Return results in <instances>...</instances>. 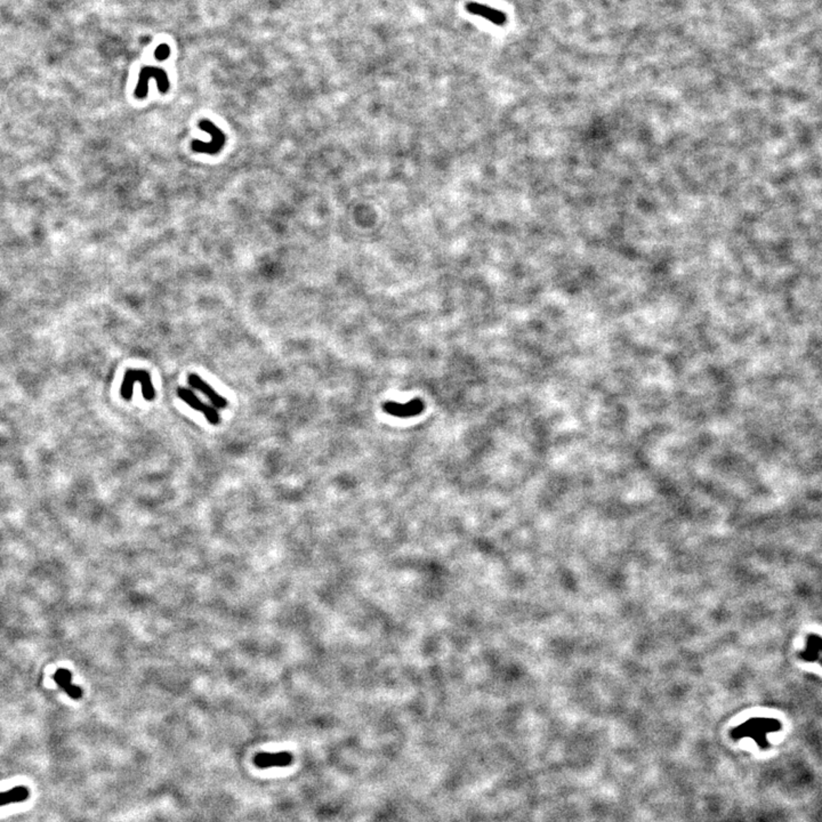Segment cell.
Returning a JSON list of instances; mask_svg holds the SVG:
<instances>
[{
  "instance_id": "1",
  "label": "cell",
  "mask_w": 822,
  "mask_h": 822,
  "mask_svg": "<svg viewBox=\"0 0 822 822\" xmlns=\"http://www.w3.org/2000/svg\"><path fill=\"white\" fill-rule=\"evenodd\" d=\"M781 729L782 724L779 720L759 717L749 720L744 724L737 727L736 730L733 731L732 736L733 738L750 737L755 739L759 747L767 748L770 746L767 742V734L779 732Z\"/></svg>"
},
{
  "instance_id": "2",
  "label": "cell",
  "mask_w": 822,
  "mask_h": 822,
  "mask_svg": "<svg viewBox=\"0 0 822 822\" xmlns=\"http://www.w3.org/2000/svg\"><path fill=\"white\" fill-rule=\"evenodd\" d=\"M141 383L142 394L147 401H152L156 398V391L153 387L149 372L144 370H128L125 375L122 385V396L125 400H130L133 396L134 385Z\"/></svg>"
},
{
  "instance_id": "3",
  "label": "cell",
  "mask_w": 822,
  "mask_h": 822,
  "mask_svg": "<svg viewBox=\"0 0 822 822\" xmlns=\"http://www.w3.org/2000/svg\"><path fill=\"white\" fill-rule=\"evenodd\" d=\"M199 128L209 134L211 136V139L209 142H192L191 147L194 152L215 154V153H218L219 151L222 150L223 147L226 144V135L222 130L217 127L216 125L211 122V120L202 119L199 122Z\"/></svg>"
},
{
  "instance_id": "4",
  "label": "cell",
  "mask_w": 822,
  "mask_h": 822,
  "mask_svg": "<svg viewBox=\"0 0 822 822\" xmlns=\"http://www.w3.org/2000/svg\"><path fill=\"white\" fill-rule=\"evenodd\" d=\"M151 78L158 81V88L162 93H167L169 90V80L166 71L160 68L145 67L139 73V83L135 88V96L139 100L145 98L149 93V80Z\"/></svg>"
},
{
  "instance_id": "5",
  "label": "cell",
  "mask_w": 822,
  "mask_h": 822,
  "mask_svg": "<svg viewBox=\"0 0 822 822\" xmlns=\"http://www.w3.org/2000/svg\"><path fill=\"white\" fill-rule=\"evenodd\" d=\"M177 394H179V399L188 404V406H190L192 409L204 413V416H205L211 424H218L219 415L216 410L214 409L211 406L206 404L205 402H202L192 391L179 387V390H177Z\"/></svg>"
},
{
  "instance_id": "6",
  "label": "cell",
  "mask_w": 822,
  "mask_h": 822,
  "mask_svg": "<svg viewBox=\"0 0 822 822\" xmlns=\"http://www.w3.org/2000/svg\"><path fill=\"white\" fill-rule=\"evenodd\" d=\"M383 409L385 413L394 416V417L408 418V417H413V416L421 413V411L424 410V402L421 401V399H415V400H411V401L404 404L389 401L383 404Z\"/></svg>"
},
{
  "instance_id": "7",
  "label": "cell",
  "mask_w": 822,
  "mask_h": 822,
  "mask_svg": "<svg viewBox=\"0 0 822 822\" xmlns=\"http://www.w3.org/2000/svg\"><path fill=\"white\" fill-rule=\"evenodd\" d=\"M293 763L292 754L287 752L281 753H260L255 756L254 764L260 770H266L271 767H286Z\"/></svg>"
},
{
  "instance_id": "8",
  "label": "cell",
  "mask_w": 822,
  "mask_h": 822,
  "mask_svg": "<svg viewBox=\"0 0 822 822\" xmlns=\"http://www.w3.org/2000/svg\"><path fill=\"white\" fill-rule=\"evenodd\" d=\"M189 385H190L194 390L199 391L204 396L209 399V401L217 408H226L228 401L223 396H219L216 391L214 390L213 387L209 384L206 383L204 379L196 375V374H191L189 376Z\"/></svg>"
},
{
  "instance_id": "9",
  "label": "cell",
  "mask_w": 822,
  "mask_h": 822,
  "mask_svg": "<svg viewBox=\"0 0 822 822\" xmlns=\"http://www.w3.org/2000/svg\"><path fill=\"white\" fill-rule=\"evenodd\" d=\"M799 658L808 663H819L822 665V638L819 635L810 634L806 638V643Z\"/></svg>"
},
{
  "instance_id": "10",
  "label": "cell",
  "mask_w": 822,
  "mask_h": 822,
  "mask_svg": "<svg viewBox=\"0 0 822 822\" xmlns=\"http://www.w3.org/2000/svg\"><path fill=\"white\" fill-rule=\"evenodd\" d=\"M466 11L470 14L485 18V20L490 21L491 23L496 24V26H502L506 22V15L504 13L500 12L498 9H492V7L481 5V4L468 3L466 5Z\"/></svg>"
},
{
  "instance_id": "11",
  "label": "cell",
  "mask_w": 822,
  "mask_h": 822,
  "mask_svg": "<svg viewBox=\"0 0 822 822\" xmlns=\"http://www.w3.org/2000/svg\"><path fill=\"white\" fill-rule=\"evenodd\" d=\"M54 681L58 683V687L63 690L64 692H67L70 698L80 699L83 697V690L73 684V675L68 670H58L55 673Z\"/></svg>"
},
{
  "instance_id": "12",
  "label": "cell",
  "mask_w": 822,
  "mask_h": 822,
  "mask_svg": "<svg viewBox=\"0 0 822 822\" xmlns=\"http://www.w3.org/2000/svg\"><path fill=\"white\" fill-rule=\"evenodd\" d=\"M30 797V791L24 786H18L11 791L0 793V806L12 804V803L24 802Z\"/></svg>"
},
{
  "instance_id": "13",
  "label": "cell",
  "mask_w": 822,
  "mask_h": 822,
  "mask_svg": "<svg viewBox=\"0 0 822 822\" xmlns=\"http://www.w3.org/2000/svg\"><path fill=\"white\" fill-rule=\"evenodd\" d=\"M169 54H171V48H169V46L166 45V43H162V45H160V46L156 49L154 58L159 60V61H164V60H166V58L169 56Z\"/></svg>"
}]
</instances>
